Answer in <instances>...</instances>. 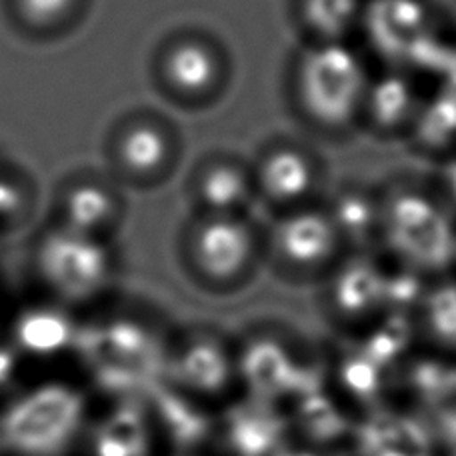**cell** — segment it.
<instances>
[{"label":"cell","instance_id":"26","mask_svg":"<svg viewBox=\"0 0 456 456\" xmlns=\"http://www.w3.org/2000/svg\"><path fill=\"white\" fill-rule=\"evenodd\" d=\"M412 382L427 398L449 393L456 387V374L438 362H422L414 369Z\"/></svg>","mask_w":456,"mask_h":456},{"label":"cell","instance_id":"5","mask_svg":"<svg viewBox=\"0 0 456 456\" xmlns=\"http://www.w3.org/2000/svg\"><path fill=\"white\" fill-rule=\"evenodd\" d=\"M324 175L327 167L319 152L290 138L268 144L252 168L256 197L282 213L313 205L324 184Z\"/></svg>","mask_w":456,"mask_h":456},{"label":"cell","instance_id":"20","mask_svg":"<svg viewBox=\"0 0 456 456\" xmlns=\"http://www.w3.org/2000/svg\"><path fill=\"white\" fill-rule=\"evenodd\" d=\"M300 422L303 428L311 435L314 441H335L345 430V420L338 414L327 396H322L319 390L308 396H303L300 403Z\"/></svg>","mask_w":456,"mask_h":456},{"label":"cell","instance_id":"9","mask_svg":"<svg viewBox=\"0 0 456 456\" xmlns=\"http://www.w3.org/2000/svg\"><path fill=\"white\" fill-rule=\"evenodd\" d=\"M167 372L170 382L186 395L215 396L231 385L232 358L221 342L210 337H197L168 356Z\"/></svg>","mask_w":456,"mask_h":456},{"label":"cell","instance_id":"23","mask_svg":"<svg viewBox=\"0 0 456 456\" xmlns=\"http://www.w3.org/2000/svg\"><path fill=\"white\" fill-rule=\"evenodd\" d=\"M329 210L342 236L361 239V236L370 232L374 224L372 202L364 197H358V194H346L345 199L337 200Z\"/></svg>","mask_w":456,"mask_h":456},{"label":"cell","instance_id":"15","mask_svg":"<svg viewBox=\"0 0 456 456\" xmlns=\"http://www.w3.org/2000/svg\"><path fill=\"white\" fill-rule=\"evenodd\" d=\"M197 197L207 215H239L256 199L252 168L240 162L216 160L202 170L197 184Z\"/></svg>","mask_w":456,"mask_h":456},{"label":"cell","instance_id":"28","mask_svg":"<svg viewBox=\"0 0 456 456\" xmlns=\"http://www.w3.org/2000/svg\"><path fill=\"white\" fill-rule=\"evenodd\" d=\"M24 202L27 199L20 184L0 170V221H14L24 210Z\"/></svg>","mask_w":456,"mask_h":456},{"label":"cell","instance_id":"31","mask_svg":"<svg viewBox=\"0 0 456 456\" xmlns=\"http://www.w3.org/2000/svg\"><path fill=\"white\" fill-rule=\"evenodd\" d=\"M454 388H456V387H454Z\"/></svg>","mask_w":456,"mask_h":456},{"label":"cell","instance_id":"6","mask_svg":"<svg viewBox=\"0 0 456 456\" xmlns=\"http://www.w3.org/2000/svg\"><path fill=\"white\" fill-rule=\"evenodd\" d=\"M189 250L202 279L226 284L250 266L256 255V232L239 215H207L194 228Z\"/></svg>","mask_w":456,"mask_h":456},{"label":"cell","instance_id":"19","mask_svg":"<svg viewBox=\"0 0 456 456\" xmlns=\"http://www.w3.org/2000/svg\"><path fill=\"white\" fill-rule=\"evenodd\" d=\"M118 159L134 175H152L168 159V138L154 125H134L120 138Z\"/></svg>","mask_w":456,"mask_h":456},{"label":"cell","instance_id":"11","mask_svg":"<svg viewBox=\"0 0 456 456\" xmlns=\"http://www.w3.org/2000/svg\"><path fill=\"white\" fill-rule=\"evenodd\" d=\"M239 372L252 396L273 401L284 395H297L303 366L292 361L287 348L276 340L258 338L242 350Z\"/></svg>","mask_w":456,"mask_h":456},{"label":"cell","instance_id":"1","mask_svg":"<svg viewBox=\"0 0 456 456\" xmlns=\"http://www.w3.org/2000/svg\"><path fill=\"white\" fill-rule=\"evenodd\" d=\"M75 348L104 393L122 398L149 395L167 372L168 354L157 332L134 316H114L78 329Z\"/></svg>","mask_w":456,"mask_h":456},{"label":"cell","instance_id":"27","mask_svg":"<svg viewBox=\"0 0 456 456\" xmlns=\"http://www.w3.org/2000/svg\"><path fill=\"white\" fill-rule=\"evenodd\" d=\"M420 282L414 274H398L395 279H387L385 303L393 306H406L417 303L420 297Z\"/></svg>","mask_w":456,"mask_h":456},{"label":"cell","instance_id":"13","mask_svg":"<svg viewBox=\"0 0 456 456\" xmlns=\"http://www.w3.org/2000/svg\"><path fill=\"white\" fill-rule=\"evenodd\" d=\"M162 69L168 85L186 96L213 93L224 75L221 54L215 46L199 38L178 40L167 53Z\"/></svg>","mask_w":456,"mask_h":456},{"label":"cell","instance_id":"18","mask_svg":"<svg viewBox=\"0 0 456 456\" xmlns=\"http://www.w3.org/2000/svg\"><path fill=\"white\" fill-rule=\"evenodd\" d=\"M117 202L112 194L101 184L85 183L77 184L64 194L62 218L64 226L75 228L78 232L99 234L114 218Z\"/></svg>","mask_w":456,"mask_h":456},{"label":"cell","instance_id":"8","mask_svg":"<svg viewBox=\"0 0 456 456\" xmlns=\"http://www.w3.org/2000/svg\"><path fill=\"white\" fill-rule=\"evenodd\" d=\"M342 234L330 210L313 205L282 213L274 231L279 256L292 266L314 268L335 255Z\"/></svg>","mask_w":456,"mask_h":456},{"label":"cell","instance_id":"14","mask_svg":"<svg viewBox=\"0 0 456 456\" xmlns=\"http://www.w3.org/2000/svg\"><path fill=\"white\" fill-rule=\"evenodd\" d=\"M77 324L67 313L51 306L24 311L14 322L12 346L22 354L51 358L75 348Z\"/></svg>","mask_w":456,"mask_h":456},{"label":"cell","instance_id":"10","mask_svg":"<svg viewBox=\"0 0 456 456\" xmlns=\"http://www.w3.org/2000/svg\"><path fill=\"white\" fill-rule=\"evenodd\" d=\"M154 420L151 409L122 398L91 435V456H151Z\"/></svg>","mask_w":456,"mask_h":456},{"label":"cell","instance_id":"22","mask_svg":"<svg viewBox=\"0 0 456 456\" xmlns=\"http://www.w3.org/2000/svg\"><path fill=\"white\" fill-rule=\"evenodd\" d=\"M430 332L446 345H456V284H443L427 298Z\"/></svg>","mask_w":456,"mask_h":456},{"label":"cell","instance_id":"21","mask_svg":"<svg viewBox=\"0 0 456 456\" xmlns=\"http://www.w3.org/2000/svg\"><path fill=\"white\" fill-rule=\"evenodd\" d=\"M409 322H406L403 316H395V319L387 321L369 340H366L364 354L382 369V366L390 364L403 353V348L409 345Z\"/></svg>","mask_w":456,"mask_h":456},{"label":"cell","instance_id":"7","mask_svg":"<svg viewBox=\"0 0 456 456\" xmlns=\"http://www.w3.org/2000/svg\"><path fill=\"white\" fill-rule=\"evenodd\" d=\"M388 232L395 248L420 268H441L452 256L449 226L420 200H403L390 210Z\"/></svg>","mask_w":456,"mask_h":456},{"label":"cell","instance_id":"16","mask_svg":"<svg viewBox=\"0 0 456 456\" xmlns=\"http://www.w3.org/2000/svg\"><path fill=\"white\" fill-rule=\"evenodd\" d=\"M282 420L265 406H239L228 414L224 436L236 456H268L281 444Z\"/></svg>","mask_w":456,"mask_h":456},{"label":"cell","instance_id":"2","mask_svg":"<svg viewBox=\"0 0 456 456\" xmlns=\"http://www.w3.org/2000/svg\"><path fill=\"white\" fill-rule=\"evenodd\" d=\"M86 419V398L67 382H43L0 412V444L16 456H61Z\"/></svg>","mask_w":456,"mask_h":456},{"label":"cell","instance_id":"24","mask_svg":"<svg viewBox=\"0 0 456 456\" xmlns=\"http://www.w3.org/2000/svg\"><path fill=\"white\" fill-rule=\"evenodd\" d=\"M380 366L372 362L364 353L350 356L340 369L342 385L348 388L350 395L358 398H370L379 393L380 388Z\"/></svg>","mask_w":456,"mask_h":456},{"label":"cell","instance_id":"29","mask_svg":"<svg viewBox=\"0 0 456 456\" xmlns=\"http://www.w3.org/2000/svg\"><path fill=\"white\" fill-rule=\"evenodd\" d=\"M19 372V350L8 345H0V388L14 380Z\"/></svg>","mask_w":456,"mask_h":456},{"label":"cell","instance_id":"4","mask_svg":"<svg viewBox=\"0 0 456 456\" xmlns=\"http://www.w3.org/2000/svg\"><path fill=\"white\" fill-rule=\"evenodd\" d=\"M38 273L56 295L88 298L110 274V250L94 234L59 226L46 232L37 248Z\"/></svg>","mask_w":456,"mask_h":456},{"label":"cell","instance_id":"30","mask_svg":"<svg viewBox=\"0 0 456 456\" xmlns=\"http://www.w3.org/2000/svg\"><path fill=\"white\" fill-rule=\"evenodd\" d=\"M276 456H314L311 452H300V451H295V452H279Z\"/></svg>","mask_w":456,"mask_h":456},{"label":"cell","instance_id":"3","mask_svg":"<svg viewBox=\"0 0 456 456\" xmlns=\"http://www.w3.org/2000/svg\"><path fill=\"white\" fill-rule=\"evenodd\" d=\"M337 48V40H321L297 62L292 96L300 114L314 126L342 128L362 117L369 91L362 64L345 46L335 64Z\"/></svg>","mask_w":456,"mask_h":456},{"label":"cell","instance_id":"25","mask_svg":"<svg viewBox=\"0 0 456 456\" xmlns=\"http://www.w3.org/2000/svg\"><path fill=\"white\" fill-rule=\"evenodd\" d=\"M20 14L35 27H51L70 12L75 0H16Z\"/></svg>","mask_w":456,"mask_h":456},{"label":"cell","instance_id":"12","mask_svg":"<svg viewBox=\"0 0 456 456\" xmlns=\"http://www.w3.org/2000/svg\"><path fill=\"white\" fill-rule=\"evenodd\" d=\"M151 414L154 427L167 435L170 444L176 449L189 451L205 443L210 433V419L191 395L175 385L154 387L151 393Z\"/></svg>","mask_w":456,"mask_h":456},{"label":"cell","instance_id":"17","mask_svg":"<svg viewBox=\"0 0 456 456\" xmlns=\"http://www.w3.org/2000/svg\"><path fill=\"white\" fill-rule=\"evenodd\" d=\"M387 279L369 265H350L337 276L332 298L340 313L362 316L385 303Z\"/></svg>","mask_w":456,"mask_h":456}]
</instances>
